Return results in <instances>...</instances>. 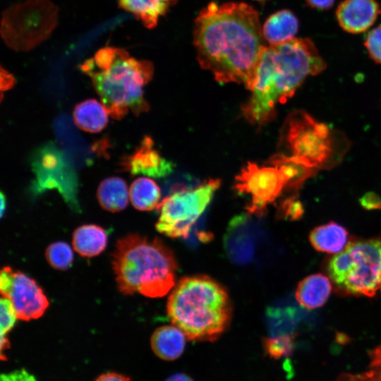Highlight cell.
<instances>
[{"label": "cell", "mask_w": 381, "mask_h": 381, "mask_svg": "<svg viewBox=\"0 0 381 381\" xmlns=\"http://www.w3.org/2000/svg\"><path fill=\"white\" fill-rule=\"evenodd\" d=\"M49 265L55 270L64 271L69 269L73 261V253L70 246L64 241L49 244L45 250Z\"/></svg>", "instance_id": "obj_26"}, {"label": "cell", "mask_w": 381, "mask_h": 381, "mask_svg": "<svg viewBox=\"0 0 381 381\" xmlns=\"http://www.w3.org/2000/svg\"><path fill=\"white\" fill-rule=\"evenodd\" d=\"M336 18L346 32H365L381 14V4L376 0H344L336 10Z\"/></svg>", "instance_id": "obj_14"}, {"label": "cell", "mask_w": 381, "mask_h": 381, "mask_svg": "<svg viewBox=\"0 0 381 381\" xmlns=\"http://www.w3.org/2000/svg\"><path fill=\"white\" fill-rule=\"evenodd\" d=\"M1 380L4 381H35L34 377L23 370L6 375Z\"/></svg>", "instance_id": "obj_32"}, {"label": "cell", "mask_w": 381, "mask_h": 381, "mask_svg": "<svg viewBox=\"0 0 381 381\" xmlns=\"http://www.w3.org/2000/svg\"><path fill=\"white\" fill-rule=\"evenodd\" d=\"M167 315L190 340L213 341L228 327L231 303L225 289L206 276L186 277L175 284Z\"/></svg>", "instance_id": "obj_5"}, {"label": "cell", "mask_w": 381, "mask_h": 381, "mask_svg": "<svg viewBox=\"0 0 381 381\" xmlns=\"http://www.w3.org/2000/svg\"><path fill=\"white\" fill-rule=\"evenodd\" d=\"M329 279L322 274H314L301 280L296 291L298 304L307 309L323 306L331 294Z\"/></svg>", "instance_id": "obj_19"}, {"label": "cell", "mask_w": 381, "mask_h": 381, "mask_svg": "<svg viewBox=\"0 0 381 381\" xmlns=\"http://www.w3.org/2000/svg\"><path fill=\"white\" fill-rule=\"evenodd\" d=\"M186 336L177 327L165 325L155 329L150 344L154 353L165 361L178 358L183 352Z\"/></svg>", "instance_id": "obj_18"}, {"label": "cell", "mask_w": 381, "mask_h": 381, "mask_svg": "<svg viewBox=\"0 0 381 381\" xmlns=\"http://www.w3.org/2000/svg\"><path fill=\"white\" fill-rule=\"evenodd\" d=\"M128 195L126 181L117 176L103 180L97 191V198L100 206L111 212L124 210L128 203Z\"/></svg>", "instance_id": "obj_24"}, {"label": "cell", "mask_w": 381, "mask_h": 381, "mask_svg": "<svg viewBox=\"0 0 381 381\" xmlns=\"http://www.w3.org/2000/svg\"><path fill=\"white\" fill-rule=\"evenodd\" d=\"M294 339V334L269 337L263 342L265 351L275 358L288 356L293 350Z\"/></svg>", "instance_id": "obj_27"}, {"label": "cell", "mask_w": 381, "mask_h": 381, "mask_svg": "<svg viewBox=\"0 0 381 381\" xmlns=\"http://www.w3.org/2000/svg\"><path fill=\"white\" fill-rule=\"evenodd\" d=\"M257 1H265V0H257Z\"/></svg>", "instance_id": "obj_41"}, {"label": "cell", "mask_w": 381, "mask_h": 381, "mask_svg": "<svg viewBox=\"0 0 381 381\" xmlns=\"http://www.w3.org/2000/svg\"><path fill=\"white\" fill-rule=\"evenodd\" d=\"M1 217H2L6 209V198L3 192H1Z\"/></svg>", "instance_id": "obj_38"}, {"label": "cell", "mask_w": 381, "mask_h": 381, "mask_svg": "<svg viewBox=\"0 0 381 381\" xmlns=\"http://www.w3.org/2000/svg\"><path fill=\"white\" fill-rule=\"evenodd\" d=\"M260 218L247 212L230 221L224 237V248L232 262L246 265L254 261L265 243L266 234Z\"/></svg>", "instance_id": "obj_12"}, {"label": "cell", "mask_w": 381, "mask_h": 381, "mask_svg": "<svg viewBox=\"0 0 381 381\" xmlns=\"http://www.w3.org/2000/svg\"><path fill=\"white\" fill-rule=\"evenodd\" d=\"M178 0H119V6L132 13L147 28H154L160 16Z\"/></svg>", "instance_id": "obj_23"}, {"label": "cell", "mask_w": 381, "mask_h": 381, "mask_svg": "<svg viewBox=\"0 0 381 381\" xmlns=\"http://www.w3.org/2000/svg\"><path fill=\"white\" fill-rule=\"evenodd\" d=\"M264 39L270 45L288 42L295 38L298 20L291 11L281 10L271 15L262 27Z\"/></svg>", "instance_id": "obj_17"}, {"label": "cell", "mask_w": 381, "mask_h": 381, "mask_svg": "<svg viewBox=\"0 0 381 381\" xmlns=\"http://www.w3.org/2000/svg\"><path fill=\"white\" fill-rule=\"evenodd\" d=\"M327 270L342 291L373 296L381 281V238L349 242L331 259Z\"/></svg>", "instance_id": "obj_7"}, {"label": "cell", "mask_w": 381, "mask_h": 381, "mask_svg": "<svg viewBox=\"0 0 381 381\" xmlns=\"http://www.w3.org/2000/svg\"><path fill=\"white\" fill-rule=\"evenodd\" d=\"M111 255L115 280L123 295L162 297L175 285L176 260L157 238L129 234L116 241Z\"/></svg>", "instance_id": "obj_4"}, {"label": "cell", "mask_w": 381, "mask_h": 381, "mask_svg": "<svg viewBox=\"0 0 381 381\" xmlns=\"http://www.w3.org/2000/svg\"><path fill=\"white\" fill-rule=\"evenodd\" d=\"M258 11L243 2H211L195 18L193 44L200 66L221 83H243L249 90L263 44Z\"/></svg>", "instance_id": "obj_1"}, {"label": "cell", "mask_w": 381, "mask_h": 381, "mask_svg": "<svg viewBox=\"0 0 381 381\" xmlns=\"http://www.w3.org/2000/svg\"><path fill=\"white\" fill-rule=\"evenodd\" d=\"M1 91L7 90L13 87L15 83L14 78L13 75L6 71H4V69L1 68Z\"/></svg>", "instance_id": "obj_36"}, {"label": "cell", "mask_w": 381, "mask_h": 381, "mask_svg": "<svg viewBox=\"0 0 381 381\" xmlns=\"http://www.w3.org/2000/svg\"><path fill=\"white\" fill-rule=\"evenodd\" d=\"M165 381H194L190 377L184 373H176L170 376Z\"/></svg>", "instance_id": "obj_37"}, {"label": "cell", "mask_w": 381, "mask_h": 381, "mask_svg": "<svg viewBox=\"0 0 381 381\" xmlns=\"http://www.w3.org/2000/svg\"><path fill=\"white\" fill-rule=\"evenodd\" d=\"M1 338H7L6 335L13 327L17 316L10 299L1 297Z\"/></svg>", "instance_id": "obj_28"}, {"label": "cell", "mask_w": 381, "mask_h": 381, "mask_svg": "<svg viewBox=\"0 0 381 381\" xmlns=\"http://www.w3.org/2000/svg\"><path fill=\"white\" fill-rule=\"evenodd\" d=\"M129 197L133 206L141 211H150L157 207L161 197L159 186L152 179L139 177L131 185Z\"/></svg>", "instance_id": "obj_25"}, {"label": "cell", "mask_w": 381, "mask_h": 381, "mask_svg": "<svg viewBox=\"0 0 381 381\" xmlns=\"http://www.w3.org/2000/svg\"><path fill=\"white\" fill-rule=\"evenodd\" d=\"M107 241L108 236L103 228L96 224H85L74 231L72 244L80 255L92 258L105 250Z\"/></svg>", "instance_id": "obj_20"}, {"label": "cell", "mask_w": 381, "mask_h": 381, "mask_svg": "<svg viewBox=\"0 0 381 381\" xmlns=\"http://www.w3.org/2000/svg\"><path fill=\"white\" fill-rule=\"evenodd\" d=\"M376 209H381V199L378 198L377 205H376Z\"/></svg>", "instance_id": "obj_39"}, {"label": "cell", "mask_w": 381, "mask_h": 381, "mask_svg": "<svg viewBox=\"0 0 381 381\" xmlns=\"http://www.w3.org/2000/svg\"><path fill=\"white\" fill-rule=\"evenodd\" d=\"M109 115L116 119L129 111L138 116L149 110L143 87L153 75L152 64L131 57L123 49L107 47L81 65Z\"/></svg>", "instance_id": "obj_3"}, {"label": "cell", "mask_w": 381, "mask_h": 381, "mask_svg": "<svg viewBox=\"0 0 381 381\" xmlns=\"http://www.w3.org/2000/svg\"><path fill=\"white\" fill-rule=\"evenodd\" d=\"M270 337L294 334L305 312L293 301L283 300L270 306L265 313Z\"/></svg>", "instance_id": "obj_15"}, {"label": "cell", "mask_w": 381, "mask_h": 381, "mask_svg": "<svg viewBox=\"0 0 381 381\" xmlns=\"http://www.w3.org/2000/svg\"><path fill=\"white\" fill-rule=\"evenodd\" d=\"M268 164L278 168L286 181L285 190L296 193L305 181L316 174L317 169L303 159L283 153L273 155Z\"/></svg>", "instance_id": "obj_16"}, {"label": "cell", "mask_w": 381, "mask_h": 381, "mask_svg": "<svg viewBox=\"0 0 381 381\" xmlns=\"http://www.w3.org/2000/svg\"><path fill=\"white\" fill-rule=\"evenodd\" d=\"M109 113L105 106L95 99H86L78 104L73 110V120L81 130L88 133H98L108 123Z\"/></svg>", "instance_id": "obj_22"}, {"label": "cell", "mask_w": 381, "mask_h": 381, "mask_svg": "<svg viewBox=\"0 0 381 381\" xmlns=\"http://www.w3.org/2000/svg\"><path fill=\"white\" fill-rule=\"evenodd\" d=\"M280 141L287 155L298 157L317 169L338 164L346 148L342 135L302 110L289 114Z\"/></svg>", "instance_id": "obj_6"}, {"label": "cell", "mask_w": 381, "mask_h": 381, "mask_svg": "<svg viewBox=\"0 0 381 381\" xmlns=\"http://www.w3.org/2000/svg\"><path fill=\"white\" fill-rule=\"evenodd\" d=\"M56 8L46 0H29L5 13L1 32L16 49H28L49 35L56 23Z\"/></svg>", "instance_id": "obj_9"}, {"label": "cell", "mask_w": 381, "mask_h": 381, "mask_svg": "<svg viewBox=\"0 0 381 381\" xmlns=\"http://www.w3.org/2000/svg\"><path fill=\"white\" fill-rule=\"evenodd\" d=\"M95 381H131L128 377L116 373H107L99 376Z\"/></svg>", "instance_id": "obj_35"}, {"label": "cell", "mask_w": 381, "mask_h": 381, "mask_svg": "<svg viewBox=\"0 0 381 381\" xmlns=\"http://www.w3.org/2000/svg\"><path fill=\"white\" fill-rule=\"evenodd\" d=\"M120 165L133 176L141 174L153 178L170 175L175 167L154 148L153 140L149 136L143 138L133 154L122 158Z\"/></svg>", "instance_id": "obj_13"}, {"label": "cell", "mask_w": 381, "mask_h": 381, "mask_svg": "<svg viewBox=\"0 0 381 381\" xmlns=\"http://www.w3.org/2000/svg\"><path fill=\"white\" fill-rule=\"evenodd\" d=\"M325 68V61L310 39L263 45L253 73L251 95L242 107L243 116L259 127L271 121L278 104L292 97L308 75Z\"/></svg>", "instance_id": "obj_2"}, {"label": "cell", "mask_w": 381, "mask_h": 381, "mask_svg": "<svg viewBox=\"0 0 381 381\" xmlns=\"http://www.w3.org/2000/svg\"><path fill=\"white\" fill-rule=\"evenodd\" d=\"M348 231L334 222L315 227L310 234L309 239L318 251L339 253L346 246Z\"/></svg>", "instance_id": "obj_21"}, {"label": "cell", "mask_w": 381, "mask_h": 381, "mask_svg": "<svg viewBox=\"0 0 381 381\" xmlns=\"http://www.w3.org/2000/svg\"><path fill=\"white\" fill-rule=\"evenodd\" d=\"M220 183L219 179H209L193 188L166 195L157 207L159 216L156 229L170 238H186L210 205Z\"/></svg>", "instance_id": "obj_8"}, {"label": "cell", "mask_w": 381, "mask_h": 381, "mask_svg": "<svg viewBox=\"0 0 381 381\" xmlns=\"http://www.w3.org/2000/svg\"><path fill=\"white\" fill-rule=\"evenodd\" d=\"M370 358L373 368H381V344L370 351Z\"/></svg>", "instance_id": "obj_34"}, {"label": "cell", "mask_w": 381, "mask_h": 381, "mask_svg": "<svg viewBox=\"0 0 381 381\" xmlns=\"http://www.w3.org/2000/svg\"><path fill=\"white\" fill-rule=\"evenodd\" d=\"M364 46L370 58L377 64H381V25L367 34Z\"/></svg>", "instance_id": "obj_29"}, {"label": "cell", "mask_w": 381, "mask_h": 381, "mask_svg": "<svg viewBox=\"0 0 381 381\" xmlns=\"http://www.w3.org/2000/svg\"><path fill=\"white\" fill-rule=\"evenodd\" d=\"M380 290H381V281H380Z\"/></svg>", "instance_id": "obj_40"}, {"label": "cell", "mask_w": 381, "mask_h": 381, "mask_svg": "<svg viewBox=\"0 0 381 381\" xmlns=\"http://www.w3.org/2000/svg\"><path fill=\"white\" fill-rule=\"evenodd\" d=\"M336 381H381V368H373L361 374H341Z\"/></svg>", "instance_id": "obj_31"}, {"label": "cell", "mask_w": 381, "mask_h": 381, "mask_svg": "<svg viewBox=\"0 0 381 381\" xmlns=\"http://www.w3.org/2000/svg\"><path fill=\"white\" fill-rule=\"evenodd\" d=\"M303 207L301 203L296 200V198L291 196L286 198L281 204L280 214L285 218L298 219L303 214Z\"/></svg>", "instance_id": "obj_30"}, {"label": "cell", "mask_w": 381, "mask_h": 381, "mask_svg": "<svg viewBox=\"0 0 381 381\" xmlns=\"http://www.w3.org/2000/svg\"><path fill=\"white\" fill-rule=\"evenodd\" d=\"M0 291L3 297L11 300L17 318L22 320L40 318L49 304L35 280L8 266L1 270Z\"/></svg>", "instance_id": "obj_11"}, {"label": "cell", "mask_w": 381, "mask_h": 381, "mask_svg": "<svg viewBox=\"0 0 381 381\" xmlns=\"http://www.w3.org/2000/svg\"><path fill=\"white\" fill-rule=\"evenodd\" d=\"M234 188L238 194L248 198V212L261 217L267 206L285 190L286 181L281 171L272 164L248 162L236 176Z\"/></svg>", "instance_id": "obj_10"}, {"label": "cell", "mask_w": 381, "mask_h": 381, "mask_svg": "<svg viewBox=\"0 0 381 381\" xmlns=\"http://www.w3.org/2000/svg\"><path fill=\"white\" fill-rule=\"evenodd\" d=\"M305 1L313 8L327 10L334 5L335 0H305Z\"/></svg>", "instance_id": "obj_33"}]
</instances>
